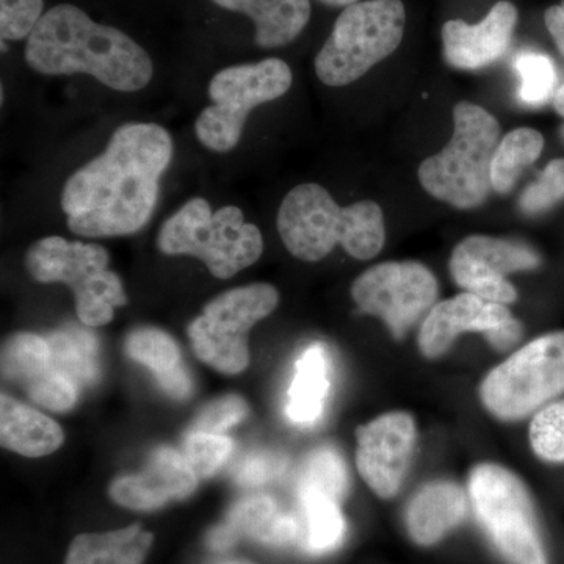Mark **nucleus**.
Wrapping results in <instances>:
<instances>
[{
	"instance_id": "1",
	"label": "nucleus",
	"mask_w": 564,
	"mask_h": 564,
	"mask_svg": "<svg viewBox=\"0 0 564 564\" xmlns=\"http://www.w3.org/2000/svg\"><path fill=\"white\" fill-rule=\"evenodd\" d=\"M172 159V135L162 126L122 124L106 151L66 181L62 209L70 231L82 237L139 232L154 214Z\"/></svg>"
},
{
	"instance_id": "2",
	"label": "nucleus",
	"mask_w": 564,
	"mask_h": 564,
	"mask_svg": "<svg viewBox=\"0 0 564 564\" xmlns=\"http://www.w3.org/2000/svg\"><path fill=\"white\" fill-rule=\"evenodd\" d=\"M25 62L44 76L88 74L122 93L143 90L154 76V63L139 43L69 3L44 13L28 39Z\"/></svg>"
},
{
	"instance_id": "3",
	"label": "nucleus",
	"mask_w": 564,
	"mask_h": 564,
	"mask_svg": "<svg viewBox=\"0 0 564 564\" xmlns=\"http://www.w3.org/2000/svg\"><path fill=\"white\" fill-rule=\"evenodd\" d=\"M276 223L282 243L304 262L322 261L336 245L351 258L369 261L386 242L383 210L377 203L340 207L318 184L293 187L282 199Z\"/></svg>"
},
{
	"instance_id": "4",
	"label": "nucleus",
	"mask_w": 564,
	"mask_h": 564,
	"mask_svg": "<svg viewBox=\"0 0 564 564\" xmlns=\"http://www.w3.org/2000/svg\"><path fill=\"white\" fill-rule=\"evenodd\" d=\"M455 131L447 147L425 159L419 169L423 191L456 209L481 206L492 191V161L500 126L484 107L456 104Z\"/></svg>"
},
{
	"instance_id": "5",
	"label": "nucleus",
	"mask_w": 564,
	"mask_h": 564,
	"mask_svg": "<svg viewBox=\"0 0 564 564\" xmlns=\"http://www.w3.org/2000/svg\"><path fill=\"white\" fill-rule=\"evenodd\" d=\"M158 245L169 256L198 258L220 280L248 269L263 251L261 231L239 207L214 212L204 198H192L163 223Z\"/></svg>"
},
{
	"instance_id": "6",
	"label": "nucleus",
	"mask_w": 564,
	"mask_h": 564,
	"mask_svg": "<svg viewBox=\"0 0 564 564\" xmlns=\"http://www.w3.org/2000/svg\"><path fill=\"white\" fill-rule=\"evenodd\" d=\"M406 25L402 0H364L347 7L315 57V73L328 87L361 79L399 50Z\"/></svg>"
},
{
	"instance_id": "7",
	"label": "nucleus",
	"mask_w": 564,
	"mask_h": 564,
	"mask_svg": "<svg viewBox=\"0 0 564 564\" xmlns=\"http://www.w3.org/2000/svg\"><path fill=\"white\" fill-rule=\"evenodd\" d=\"M109 261V252L99 245L68 242L57 236L33 243L25 256L33 280L69 285L77 317L91 328L107 325L113 321L115 310L128 304L120 276L110 272Z\"/></svg>"
},
{
	"instance_id": "8",
	"label": "nucleus",
	"mask_w": 564,
	"mask_h": 564,
	"mask_svg": "<svg viewBox=\"0 0 564 564\" xmlns=\"http://www.w3.org/2000/svg\"><path fill=\"white\" fill-rule=\"evenodd\" d=\"M292 70L281 58L229 66L209 84L212 106L196 118L195 132L207 150L229 152L242 139L252 109L280 99L292 87Z\"/></svg>"
},
{
	"instance_id": "9",
	"label": "nucleus",
	"mask_w": 564,
	"mask_h": 564,
	"mask_svg": "<svg viewBox=\"0 0 564 564\" xmlns=\"http://www.w3.org/2000/svg\"><path fill=\"white\" fill-rule=\"evenodd\" d=\"M469 494L478 521L511 564H547L532 497L513 473L481 464L470 474Z\"/></svg>"
},
{
	"instance_id": "10",
	"label": "nucleus",
	"mask_w": 564,
	"mask_h": 564,
	"mask_svg": "<svg viewBox=\"0 0 564 564\" xmlns=\"http://www.w3.org/2000/svg\"><path fill=\"white\" fill-rule=\"evenodd\" d=\"M564 393V332L544 334L513 352L481 383L486 410L519 421Z\"/></svg>"
},
{
	"instance_id": "11",
	"label": "nucleus",
	"mask_w": 564,
	"mask_h": 564,
	"mask_svg": "<svg viewBox=\"0 0 564 564\" xmlns=\"http://www.w3.org/2000/svg\"><path fill=\"white\" fill-rule=\"evenodd\" d=\"M278 303L280 293L265 282L231 289L212 300L187 329L196 358L220 373L243 372L250 362L248 333Z\"/></svg>"
},
{
	"instance_id": "12",
	"label": "nucleus",
	"mask_w": 564,
	"mask_h": 564,
	"mask_svg": "<svg viewBox=\"0 0 564 564\" xmlns=\"http://www.w3.org/2000/svg\"><path fill=\"white\" fill-rule=\"evenodd\" d=\"M351 296L362 313L381 318L400 339L437 299L434 274L419 262H386L352 282Z\"/></svg>"
},
{
	"instance_id": "13",
	"label": "nucleus",
	"mask_w": 564,
	"mask_h": 564,
	"mask_svg": "<svg viewBox=\"0 0 564 564\" xmlns=\"http://www.w3.org/2000/svg\"><path fill=\"white\" fill-rule=\"evenodd\" d=\"M540 263V256L524 243L470 236L452 252L451 273L464 291L507 306L518 300L508 274L536 269Z\"/></svg>"
},
{
	"instance_id": "14",
	"label": "nucleus",
	"mask_w": 564,
	"mask_h": 564,
	"mask_svg": "<svg viewBox=\"0 0 564 564\" xmlns=\"http://www.w3.org/2000/svg\"><path fill=\"white\" fill-rule=\"evenodd\" d=\"M463 333H484L494 348L507 350L518 343L522 328L505 304L459 293L437 303L426 315L419 332V348L426 358H440Z\"/></svg>"
},
{
	"instance_id": "15",
	"label": "nucleus",
	"mask_w": 564,
	"mask_h": 564,
	"mask_svg": "<svg viewBox=\"0 0 564 564\" xmlns=\"http://www.w3.org/2000/svg\"><path fill=\"white\" fill-rule=\"evenodd\" d=\"M415 436V423L408 413L380 415L356 430V466L377 496L391 499L399 492L413 455Z\"/></svg>"
},
{
	"instance_id": "16",
	"label": "nucleus",
	"mask_w": 564,
	"mask_h": 564,
	"mask_svg": "<svg viewBox=\"0 0 564 564\" xmlns=\"http://www.w3.org/2000/svg\"><path fill=\"white\" fill-rule=\"evenodd\" d=\"M519 13L513 3L500 0L478 24L447 21L443 28L445 62L458 69H480L499 61L510 47Z\"/></svg>"
},
{
	"instance_id": "17",
	"label": "nucleus",
	"mask_w": 564,
	"mask_h": 564,
	"mask_svg": "<svg viewBox=\"0 0 564 564\" xmlns=\"http://www.w3.org/2000/svg\"><path fill=\"white\" fill-rule=\"evenodd\" d=\"M198 485V477L173 448L161 447L140 474L126 475L111 484V499L131 510H154L172 500L185 499Z\"/></svg>"
},
{
	"instance_id": "18",
	"label": "nucleus",
	"mask_w": 564,
	"mask_h": 564,
	"mask_svg": "<svg viewBox=\"0 0 564 564\" xmlns=\"http://www.w3.org/2000/svg\"><path fill=\"white\" fill-rule=\"evenodd\" d=\"M242 536L282 547L299 540V521L272 497L250 496L234 505L226 521L212 530L207 543L214 551H226Z\"/></svg>"
},
{
	"instance_id": "19",
	"label": "nucleus",
	"mask_w": 564,
	"mask_h": 564,
	"mask_svg": "<svg viewBox=\"0 0 564 564\" xmlns=\"http://www.w3.org/2000/svg\"><path fill=\"white\" fill-rule=\"evenodd\" d=\"M466 494L452 481H433L415 492L406 510V525L415 543H437L463 521Z\"/></svg>"
},
{
	"instance_id": "20",
	"label": "nucleus",
	"mask_w": 564,
	"mask_h": 564,
	"mask_svg": "<svg viewBox=\"0 0 564 564\" xmlns=\"http://www.w3.org/2000/svg\"><path fill=\"white\" fill-rule=\"evenodd\" d=\"M221 9L245 14L256 28L254 41L263 50L288 46L311 20L310 0H212Z\"/></svg>"
},
{
	"instance_id": "21",
	"label": "nucleus",
	"mask_w": 564,
	"mask_h": 564,
	"mask_svg": "<svg viewBox=\"0 0 564 564\" xmlns=\"http://www.w3.org/2000/svg\"><path fill=\"white\" fill-rule=\"evenodd\" d=\"M0 437L3 447L29 458H40L61 448L65 434L47 415L2 393Z\"/></svg>"
},
{
	"instance_id": "22",
	"label": "nucleus",
	"mask_w": 564,
	"mask_h": 564,
	"mask_svg": "<svg viewBox=\"0 0 564 564\" xmlns=\"http://www.w3.org/2000/svg\"><path fill=\"white\" fill-rule=\"evenodd\" d=\"M126 352L148 367L159 384L173 399H187L193 391L191 375L182 362L180 347L170 334L155 328H139L129 334Z\"/></svg>"
},
{
	"instance_id": "23",
	"label": "nucleus",
	"mask_w": 564,
	"mask_h": 564,
	"mask_svg": "<svg viewBox=\"0 0 564 564\" xmlns=\"http://www.w3.org/2000/svg\"><path fill=\"white\" fill-rule=\"evenodd\" d=\"M329 361L322 344L311 345L295 364V375L288 392L285 414L299 425H313L322 417L328 399Z\"/></svg>"
},
{
	"instance_id": "24",
	"label": "nucleus",
	"mask_w": 564,
	"mask_h": 564,
	"mask_svg": "<svg viewBox=\"0 0 564 564\" xmlns=\"http://www.w3.org/2000/svg\"><path fill=\"white\" fill-rule=\"evenodd\" d=\"M299 540L296 543L307 554L322 555L343 544L347 525L339 500L317 491H299Z\"/></svg>"
},
{
	"instance_id": "25",
	"label": "nucleus",
	"mask_w": 564,
	"mask_h": 564,
	"mask_svg": "<svg viewBox=\"0 0 564 564\" xmlns=\"http://www.w3.org/2000/svg\"><path fill=\"white\" fill-rule=\"evenodd\" d=\"M152 544V534L140 525L115 532L80 534L70 544L66 564H141Z\"/></svg>"
},
{
	"instance_id": "26",
	"label": "nucleus",
	"mask_w": 564,
	"mask_h": 564,
	"mask_svg": "<svg viewBox=\"0 0 564 564\" xmlns=\"http://www.w3.org/2000/svg\"><path fill=\"white\" fill-rule=\"evenodd\" d=\"M51 347L50 369L84 388L99 373L98 343L85 329L63 328L47 336Z\"/></svg>"
},
{
	"instance_id": "27",
	"label": "nucleus",
	"mask_w": 564,
	"mask_h": 564,
	"mask_svg": "<svg viewBox=\"0 0 564 564\" xmlns=\"http://www.w3.org/2000/svg\"><path fill=\"white\" fill-rule=\"evenodd\" d=\"M544 150V137L530 128L514 129L500 140L492 161V188L508 193L514 187L522 170L540 159Z\"/></svg>"
},
{
	"instance_id": "28",
	"label": "nucleus",
	"mask_w": 564,
	"mask_h": 564,
	"mask_svg": "<svg viewBox=\"0 0 564 564\" xmlns=\"http://www.w3.org/2000/svg\"><path fill=\"white\" fill-rule=\"evenodd\" d=\"M348 489V473L343 456L333 447H318L296 470L295 492L317 491L343 500Z\"/></svg>"
},
{
	"instance_id": "29",
	"label": "nucleus",
	"mask_w": 564,
	"mask_h": 564,
	"mask_svg": "<svg viewBox=\"0 0 564 564\" xmlns=\"http://www.w3.org/2000/svg\"><path fill=\"white\" fill-rule=\"evenodd\" d=\"M50 361V343L39 334L18 333L3 345V377L25 388L46 372Z\"/></svg>"
},
{
	"instance_id": "30",
	"label": "nucleus",
	"mask_w": 564,
	"mask_h": 564,
	"mask_svg": "<svg viewBox=\"0 0 564 564\" xmlns=\"http://www.w3.org/2000/svg\"><path fill=\"white\" fill-rule=\"evenodd\" d=\"M519 79V99L529 107H541L555 96L556 73L554 63L544 54L525 52L516 58Z\"/></svg>"
},
{
	"instance_id": "31",
	"label": "nucleus",
	"mask_w": 564,
	"mask_h": 564,
	"mask_svg": "<svg viewBox=\"0 0 564 564\" xmlns=\"http://www.w3.org/2000/svg\"><path fill=\"white\" fill-rule=\"evenodd\" d=\"M232 451V441L223 434L191 432L185 437L182 455L196 477L207 478L217 474Z\"/></svg>"
},
{
	"instance_id": "32",
	"label": "nucleus",
	"mask_w": 564,
	"mask_h": 564,
	"mask_svg": "<svg viewBox=\"0 0 564 564\" xmlns=\"http://www.w3.org/2000/svg\"><path fill=\"white\" fill-rule=\"evenodd\" d=\"M530 445L534 454L549 463H564V400L547 404L530 425Z\"/></svg>"
},
{
	"instance_id": "33",
	"label": "nucleus",
	"mask_w": 564,
	"mask_h": 564,
	"mask_svg": "<svg viewBox=\"0 0 564 564\" xmlns=\"http://www.w3.org/2000/svg\"><path fill=\"white\" fill-rule=\"evenodd\" d=\"M564 199V159H556L521 196V209L529 215L541 214Z\"/></svg>"
},
{
	"instance_id": "34",
	"label": "nucleus",
	"mask_w": 564,
	"mask_h": 564,
	"mask_svg": "<svg viewBox=\"0 0 564 564\" xmlns=\"http://www.w3.org/2000/svg\"><path fill=\"white\" fill-rule=\"evenodd\" d=\"M29 397L33 402L55 413L68 411L79 399L80 388L63 375L54 372L47 367L46 372L36 378L28 388Z\"/></svg>"
},
{
	"instance_id": "35",
	"label": "nucleus",
	"mask_w": 564,
	"mask_h": 564,
	"mask_svg": "<svg viewBox=\"0 0 564 564\" xmlns=\"http://www.w3.org/2000/svg\"><path fill=\"white\" fill-rule=\"evenodd\" d=\"M44 0H0V35L6 41L29 39L44 17Z\"/></svg>"
},
{
	"instance_id": "36",
	"label": "nucleus",
	"mask_w": 564,
	"mask_h": 564,
	"mask_svg": "<svg viewBox=\"0 0 564 564\" xmlns=\"http://www.w3.org/2000/svg\"><path fill=\"white\" fill-rule=\"evenodd\" d=\"M248 404L242 397L226 395L207 404L193 423L192 432L221 434L247 419Z\"/></svg>"
},
{
	"instance_id": "37",
	"label": "nucleus",
	"mask_w": 564,
	"mask_h": 564,
	"mask_svg": "<svg viewBox=\"0 0 564 564\" xmlns=\"http://www.w3.org/2000/svg\"><path fill=\"white\" fill-rule=\"evenodd\" d=\"M285 459L270 452H254L245 456L234 470V480L245 488L270 484L284 473Z\"/></svg>"
},
{
	"instance_id": "38",
	"label": "nucleus",
	"mask_w": 564,
	"mask_h": 564,
	"mask_svg": "<svg viewBox=\"0 0 564 564\" xmlns=\"http://www.w3.org/2000/svg\"><path fill=\"white\" fill-rule=\"evenodd\" d=\"M544 21L560 54L564 57V0L558 6H552L551 9L545 10Z\"/></svg>"
},
{
	"instance_id": "39",
	"label": "nucleus",
	"mask_w": 564,
	"mask_h": 564,
	"mask_svg": "<svg viewBox=\"0 0 564 564\" xmlns=\"http://www.w3.org/2000/svg\"><path fill=\"white\" fill-rule=\"evenodd\" d=\"M555 110L564 117V85L556 90L554 96Z\"/></svg>"
},
{
	"instance_id": "40",
	"label": "nucleus",
	"mask_w": 564,
	"mask_h": 564,
	"mask_svg": "<svg viewBox=\"0 0 564 564\" xmlns=\"http://www.w3.org/2000/svg\"><path fill=\"white\" fill-rule=\"evenodd\" d=\"M321 2L328 7H344V9H347V7L361 2V0H321Z\"/></svg>"
},
{
	"instance_id": "41",
	"label": "nucleus",
	"mask_w": 564,
	"mask_h": 564,
	"mask_svg": "<svg viewBox=\"0 0 564 564\" xmlns=\"http://www.w3.org/2000/svg\"><path fill=\"white\" fill-rule=\"evenodd\" d=\"M562 137H563V140H564V126L562 128Z\"/></svg>"
},
{
	"instance_id": "42",
	"label": "nucleus",
	"mask_w": 564,
	"mask_h": 564,
	"mask_svg": "<svg viewBox=\"0 0 564 564\" xmlns=\"http://www.w3.org/2000/svg\"><path fill=\"white\" fill-rule=\"evenodd\" d=\"M225 564H240V563H225Z\"/></svg>"
}]
</instances>
